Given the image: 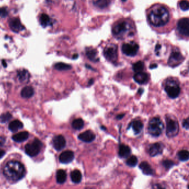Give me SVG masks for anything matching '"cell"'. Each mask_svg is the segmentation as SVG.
<instances>
[{
  "mask_svg": "<svg viewBox=\"0 0 189 189\" xmlns=\"http://www.w3.org/2000/svg\"><path fill=\"white\" fill-rule=\"evenodd\" d=\"M25 169L22 164L17 161L7 163L3 169V174L6 177L13 182L20 180L24 177Z\"/></svg>",
  "mask_w": 189,
  "mask_h": 189,
  "instance_id": "obj_1",
  "label": "cell"
},
{
  "mask_svg": "<svg viewBox=\"0 0 189 189\" xmlns=\"http://www.w3.org/2000/svg\"><path fill=\"white\" fill-rule=\"evenodd\" d=\"M169 11L163 6H157L150 11L149 20L151 25L155 27H163L169 22Z\"/></svg>",
  "mask_w": 189,
  "mask_h": 189,
  "instance_id": "obj_2",
  "label": "cell"
},
{
  "mask_svg": "<svg viewBox=\"0 0 189 189\" xmlns=\"http://www.w3.org/2000/svg\"><path fill=\"white\" fill-rule=\"evenodd\" d=\"M165 91L170 98L175 99L180 93V88L178 82L173 78H169L165 83Z\"/></svg>",
  "mask_w": 189,
  "mask_h": 189,
  "instance_id": "obj_3",
  "label": "cell"
},
{
  "mask_svg": "<svg viewBox=\"0 0 189 189\" xmlns=\"http://www.w3.org/2000/svg\"><path fill=\"white\" fill-rule=\"evenodd\" d=\"M163 129L164 124L159 118H154L149 121L148 131L152 136H160Z\"/></svg>",
  "mask_w": 189,
  "mask_h": 189,
  "instance_id": "obj_4",
  "label": "cell"
},
{
  "mask_svg": "<svg viewBox=\"0 0 189 189\" xmlns=\"http://www.w3.org/2000/svg\"><path fill=\"white\" fill-rule=\"evenodd\" d=\"M130 26L125 21H121L116 23L113 28V35L119 39L123 38L124 36L129 32Z\"/></svg>",
  "mask_w": 189,
  "mask_h": 189,
  "instance_id": "obj_5",
  "label": "cell"
},
{
  "mask_svg": "<svg viewBox=\"0 0 189 189\" xmlns=\"http://www.w3.org/2000/svg\"><path fill=\"white\" fill-rule=\"evenodd\" d=\"M104 56L108 61L115 63L118 59V47L114 44L106 45L104 50Z\"/></svg>",
  "mask_w": 189,
  "mask_h": 189,
  "instance_id": "obj_6",
  "label": "cell"
},
{
  "mask_svg": "<svg viewBox=\"0 0 189 189\" xmlns=\"http://www.w3.org/2000/svg\"><path fill=\"white\" fill-rule=\"evenodd\" d=\"M167 121V135L168 137L177 136L179 133V126L178 122L175 119L168 117Z\"/></svg>",
  "mask_w": 189,
  "mask_h": 189,
  "instance_id": "obj_7",
  "label": "cell"
},
{
  "mask_svg": "<svg viewBox=\"0 0 189 189\" xmlns=\"http://www.w3.org/2000/svg\"><path fill=\"white\" fill-rule=\"evenodd\" d=\"M42 143L38 139H35L25 146V152L30 156H35L40 152Z\"/></svg>",
  "mask_w": 189,
  "mask_h": 189,
  "instance_id": "obj_8",
  "label": "cell"
},
{
  "mask_svg": "<svg viewBox=\"0 0 189 189\" xmlns=\"http://www.w3.org/2000/svg\"><path fill=\"white\" fill-rule=\"evenodd\" d=\"M139 48V45L137 43L134 42H130L129 43H124L121 47V50L126 56L133 57L137 54Z\"/></svg>",
  "mask_w": 189,
  "mask_h": 189,
  "instance_id": "obj_9",
  "label": "cell"
},
{
  "mask_svg": "<svg viewBox=\"0 0 189 189\" xmlns=\"http://www.w3.org/2000/svg\"><path fill=\"white\" fill-rule=\"evenodd\" d=\"M184 59V57L180 52L177 50L173 51L169 57L168 64L172 67H175L179 66Z\"/></svg>",
  "mask_w": 189,
  "mask_h": 189,
  "instance_id": "obj_10",
  "label": "cell"
},
{
  "mask_svg": "<svg viewBox=\"0 0 189 189\" xmlns=\"http://www.w3.org/2000/svg\"><path fill=\"white\" fill-rule=\"evenodd\" d=\"M177 30L182 35L189 37V20L188 18H183L177 23Z\"/></svg>",
  "mask_w": 189,
  "mask_h": 189,
  "instance_id": "obj_11",
  "label": "cell"
},
{
  "mask_svg": "<svg viewBox=\"0 0 189 189\" xmlns=\"http://www.w3.org/2000/svg\"><path fill=\"white\" fill-rule=\"evenodd\" d=\"M74 158V154L73 151L67 150L64 151L59 155V161L63 164H68L73 161Z\"/></svg>",
  "mask_w": 189,
  "mask_h": 189,
  "instance_id": "obj_12",
  "label": "cell"
},
{
  "mask_svg": "<svg viewBox=\"0 0 189 189\" xmlns=\"http://www.w3.org/2000/svg\"><path fill=\"white\" fill-rule=\"evenodd\" d=\"M53 145L56 150H61L66 146V139L61 135H57L53 139Z\"/></svg>",
  "mask_w": 189,
  "mask_h": 189,
  "instance_id": "obj_13",
  "label": "cell"
},
{
  "mask_svg": "<svg viewBox=\"0 0 189 189\" xmlns=\"http://www.w3.org/2000/svg\"><path fill=\"white\" fill-rule=\"evenodd\" d=\"M78 139L86 143H91L96 139V135L91 130H87L80 134L78 135Z\"/></svg>",
  "mask_w": 189,
  "mask_h": 189,
  "instance_id": "obj_14",
  "label": "cell"
},
{
  "mask_svg": "<svg viewBox=\"0 0 189 189\" xmlns=\"http://www.w3.org/2000/svg\"><path fill=\"white\" fill-rule=\"evenodd\" d=\"M9 26L11 30L15 32H19L23 30V26L20 20L17 18L11 19L9 22Z\"/></svg>",
  "mask_w": 189,
  "mask_h": 189,
  "instance_id": "obj_15",
  "label": "cell"
},
{
  "mask_svg": "<svg viewBox=\"0 0 189 189\" xmlns=\"http://www.w3.org/2000/svg\"><path fill=\"white\" fill-rule=\"evenodd\" d=\"M134 79L136 82V83L139 84H144L147 83L149 79V76L148 74L145 72H136V74L134 76Z\"/></svg>",
  "mask_w": 189,
  "mask_h": 189,
  "instance_id": "obj_16",
  "label": "cell"
},
{
  "mask_svg": "<svg viewBox=\"0 0 189 189\" xmlns=\"http://www.w3.org/2000/svg\"><path fill=\"white\" fill-rule=\"evenodd\" d=\"M163 150V145L159 143H156L152 144L151 146H150L149 149V155L152 157H154L161 154Z\"/></svg>",
  "mask_w": 189,
  "mask_h": 189,
  "instance_id": "obj_17",
  "label": "cell"
},
{
  "mask_svg": "<svg viewBox=\"0 0 189 189\" xmlns=\"http://www.w3.org/2000/svg\"><path fill=\"white\" fill-rule=\"evenodd\" d=\"M139 168L141 169L143 172L146 175H153L154 174V169L151 168V165L146 161H143L139 165Z\"/></svg>",
  "mask_w": 189,
  "mask_h": 189,
  "instance_id": "obj_18",
  "label": "cell"
},
{
  "mask_svg": "<svg viewBox=\"0 0 189 189\" xmlns=\"http://www.w3.org/2000/svg\"><path fill=\"white\" fill-rule=\"evenodd\" d=\"M131 153L130 148L128 145L124 144H121L119 146V156L121 158H128Z\"/></svg>",
  "mask_w": 189,
  "mask_h": 189,
  "instance_id": "obj_19",
  "label": "cell"
},
{
  "mask_svg": "<svg viewBox=\"0 0 189 189\" xmlns=\"http://www.w3.org/2000/svg\"><path fill=\"white\" fill-rule=\"evenodd\" d=\"M143 124L139 120H135L131 122L129 127H131L135 134H138L143 129Z\"/></svg>",
  "mask_w": 189,
  "mask_h": 189,
  "instance_id": "obj_20",
  "label": "cell"
},
{
  "mask_svg": "<svg viewBox=\"0 0 189 189\" xmlns=\"http://www.w3.org/2000/svg\"><path fill=\"white\" fill-rule=\"evenodd\" d=\"M29 134L27 131H23L19 133L16 134L12 136V139L16 142H22L28 139Z\"/></svg>",
  "mask_w": 189,
  "mask_h": 189,
  "instance_id": "obj_21",
  "label": "cell"
},
{
  "mask_svg": "<svg viewBox=\"0 0 189 189\" xmlns=\"http://www.w3.org/2000/svg\"><path fill=\"white\" fill-rule=\"evenodd\" d=\"M86 55L91 61L96 62L99 61L97 52L95 49L89 48L86 50Z\"/></svg>",
  "mask_w": 189,
  "mask_h": 189,
  "instance_id": "obj_22",
  "label": "cell"
},
{
  "mask_svg": "<svg viewBox=\"0 0 189 189\" xmlns=\"http://www.w3.org/2000/svg\"><path fill=\"white\" fill-rule=\"evenodd\" d=\"M71 177L72 181L76 184H78L81 182L82 179V175L81 172L78 170H74L71 172Z\"/></svg>",
  "mask_w": 189,
  "mask_h": 189,
  "instance_id": "obj_23",
  "label": "cell"
},
{
  "mask_svg": "<svg viewBox=\"0 0 189 189\" xmlns=\"http://www.w3.org/2000/svg\"><path fill=\"white\" fill-rule=\"evenodd\" d=\"M56 179L58 183L62 184L64 183L67 179V174L66 172L63 170H59L57 172Z\"/></svg>",
  "mask_w": 189,
  "mask_h": 189,
  "instance_id": "obj_24",
  "label": "cell"
},
{
  "mask_svg": "<svg viewBox=\"0 0 189 189\" xmlns=\"http://www.w3.org/2000/svg\"><path fill=\"white\" fill-rule=\"evenodd\" d=\"M23 124L20 121L18 120H15L14 121L11 122L10 124H9V129L11 131L15 132L20 130L21 129L23 128Z\"/></svg>",
  "mask_w": 189,
  "mask_h": 189,
  "instance_id": "obj_25",
  "label": "cell"
},
{
  "mask_svg": "<svg viewBox=\"0 0 189 189\" xmlns=\"http://www.w3.org/2000/svg\"><path fill=\"white\" fill-rule=\"evenodd\" d=\"M34 94V90L33 88L31 87H26L23 89L21 92V96L25 98H29Z\"/></svg>",
  "mask_w": 189,
  "mask_h": 189,
  "instance_id": "obj_26",
  "label": "cell"
},
{
  "mask_svg": "<svg viewBox=\"0 0 189 189\" xmlns=\"http://www.w3.org/2000/svg\"><path fill=\"white\" fill-rule=\"evenodd\" d=\"M111 2V0H94V5L99 8H104L108 7Z\"/></svg>",
  "mask_w": 189,
  "mask_h": 189,
  "instance_id": "obj_27",
  "label": "cell"
},
{
  "mask_svg": "<svg viewBox=\"0 0 189 189\" xmlns=\"http://www.w3.org/2000/svg\"><path fill=\"white\" fill-rule=\"evenodd\" d=\"M40 21V25L44 27H46L47 26L50 25L51 23L50 17L47 15L45 13L41 15Z\"/></svg>",
  "mask_w": 189,
  "mask_h": 189,
  "instance_id": "obj_28",
  "label": "cell"
},
{
  "mask_svg": "<svg viewBox=\"0 0 189 189\" xmlns=\"http://www.w3.org/2000/svg\"><path fill=\"white\" fill-rule=\"evenodd\" d=\"M84 121L81 118L75 119L72 123V127L76 130H81L83 128Z\"/></svg>",
  "mask_w": 189,
  "mask_h": 189,
  "instance_id": "obj_29",
  "label": "cell"
},
{
  "mask_svg": "<svg viewBox=\"0 0 189 189\" xmlns=\"http://www.w3.org/2000/svg\"><path fill=\"white\" fill-rule=\"evenodd\" d=\"M54 68L58 71H67L69 69H71L72 67L66 63H58L55 64Z\"/></svg>",
  "mask_w": 189,
  "mask_h": 189,
  "instance_id": "obj_30",
  "label": "cell"
},
{
  "mask_svg": "<svg viewBox=\"0 0 189 189\" xmlns=\"http://www.w3.org/2000/svg\"><path fill=\"white\" fill-rule=\"evenodd\" d=\"M179 159L182 161H186L188 160L189 157V151L186 150H182L178 153Z\"/></svg>",
  "mask_w": 189,
  "mask_h": 189,
  "instance_id": "obj_31",
  "label": "cell"
},
{
  "mask_svg": "<svg viewBox=\"0 0 189 189\" xmlns=\"http://www.w3.org/2000/svg\"><path fill=\"white\" fill-rule=\"evenodd\" d=\"M144 68V64L141 61H138L134 63L133 65V69L135 72H139L143 70Z\"/></svg>",
  "mask_w": 189,
  "mask_h": 189,
  "instance_id": "obj_32",
  "label": "cell"
},
{
  "mask_svg": "<svg viewBox=\"0 0 189 189\" xmlns=\"http://www.w3.org/2000/svg\"><path fill=\"white\" fill-rule=\"evenodd\" d=\"M138 158H136V156H130V158H129L128 159L126 160V163L127 165H128L129 167H135L137 165L138 163Z\"/></svg>",
  "mask_w": 189,
  "mask_h": 189,
  "instance_id": "obj_33",
  "label": "cell"
},
{
  "mask_svg": "<svg viewBox=\"0 0 189 189\" xmlns=\"http://www.w3.org/2000/svg\"><path fill=\"white\" fill-rule=\"evenodd\" d=\"M18 76L20 80L21 81H25L27 80V79L29 78V74L28 72L26 70H22L21 71L18 73Z\"/></svg>",
  "mask_w": 189,
  "mask_h": 189,
  "instance_id": "obj_34",
  "label": "cell"
},
{
  "mask_svg": "<svg viewBox=\"0 0 189 189\" xmlns=\"http://www.w3.org/2000/svg\"><path fill=\"white\" fill-rule=\"evenodd\" d=\"M12 117V116L10 113H7L3 114L0 116V122L2 123H4L8 121Z\"/></svg>",
  "mask_w": 189,
  "mask_h": 189,
  "instance_id": "obj_35",
  "label": "cell"
},
{
  "mask_svg": "<svg viewBox=\"0 0 189 189\" xmlns=\"http://www.w3.org/2000/svg\"><path fill=\"white\" fill-rule=\"evenodd\" d=\"M180 8L182 11H187L189 10V3L187 0H182L179 3Z\"/></svg>",
  "mask_w": 189,
  "mask_h": 189,
  "instance_id": "obj_36",
  "label": "cell"
},
{
  "mask_svg": "<svg viewBox=\"0 0 189 189\" xmlns=\"http://www.w3.org/2000/svg\"><path fill=\"white\" fill-rule=\"evenodd\" d=\"M162 164L163 165V166L167 169L172 168V167H173L175 165L174 162L172 160H164V161H163Z\"/></svg>",
  "mask_w": 189,
  "mask_h": 189,
  "instance_id": "obj_37",
  "label": "cell"
},
{
  "mask_svg": "<svg viewBox=\"0 0 189 189\" xmlns=\"http://www.w3.org/2000/svg\"><path fill=\"white\" fill-rule=\"evenodd\" d=\"M8 15V11L7 9L5 7L0 8V17H5Z\"/></svg>",
  "mask_w": 189,
  "mask_h": 189,
  "instance_id": "obj_38",
  "label": "cell"
},
{
  "mask_svg": "<svg viewBox=\"0 0 189 189\" xmlns=\"http://www.w3.org/2000/svg\"><path fill=\"white\" fill-rule=\"evenodd\" d=\"M182 126L184 128L186 129L187 130L189 129V118L184 120V121L182 122Z\"/></svg>",
  "mask_w": 189,
  "mask_h": 189,
  "instance_id": "obj_39",
  "label": "cell"
},
{
  "mask_svg": "<svg viewBox=\"0 0 189 189\" xmlns=\"http://www.w3.org/2000/svg\"><path fill=\"white\" fill-rule=\"evenodd\" d=\"M5 142V138L3 136L0 137V147L2 146Z\"/></svg>",
  "mask_w": 189,
  "mask_h": 189,
  "instance_id": "obj_40",
  "label": "cell"
},
{
  "mask_svg": "<svg viewBox=\"0 0 189 189\" xmlns=\"http://www.w3.org/2000/svg\"><path fill=\"white\" fill-rule=\"evenodd\" d=\"M124 116H125L124 114H119L118 116H116V119H119V120H120V119H121L123 118Z\"/></svg>",
  "mask_w": 189,
  "mask_h": 189,
  "instance_id": "obj_41",
  "label": "cell"
},
{
  "mask_svg": "<svg viewBox=\"0 0 189 189\" xmlns=\"http://www.w3.org/2000/svg\"><path fill=\"white\" fill-rule=\"evenodd\" d=\"M5 153L3 150H0V159H1L2 158L3 156L5 155Z\"/></svg>",
  "mask_w": 189,
  "mask_h": 189,
  "instance_id": "obj_42",
  "label": "cell"
},
{
  "mask_svg": "<svg viewBox=\"0 0 189 189\" xmlns=\"http://www.w3.org/2000/svg\"><path fill=\"white\" fill-rule=\"evenodd\" d=\"M161 46L160 45H159V44H158L156 46V48H155V51L157 52L158 50H160V48H161Z\"/></svg>",
  "mask_w": 189,
  "mask_h": 189,
  "instance_id": "obj_43",
  "label": "cell"
},
{
  "mask_svg": "<svg viewBox=\"0 0 189 189\" xmlns=\"http://www.w3.org/2000/svg\"><path fill=\"white\" fill-rule=\"evenodd\" d=\"M157 67H158V65L156 64H153L150 66V69H154V68H157Z\"/></svg>",
  "mask_w": 189,
  "mask_h": 189,
  "instance_id": "obj_44",
  "label": "cell"
},
{
  "mask_svg": "<svg viewBox=\"0 0 189 189\" xmlns=\"http://www.w3.org/2000/svg\"><path fill=\"white\" fill-rule=\"evenodd\" d=\"M93 79H90V81H89V86H91V85H92V84H93Z\"/></svg>",
  "mask_w": 189,
  "mask_h": 189,
  "instance_id": "obj_45",
  "label": "cell"
},
{
  "mask_svg": "<svg viewBox=\"0 0 189 189\" xmlns=\"http://www.w3.org/2000/svg\"><path fill=\"white\" fill-rule=\"evenodd\" d=\"M143 92H144V89H143L140 88L139 89V91H138V93H139L140 94H141L143 93Z\"/></svg>",
  "mask_w": 189,
  "mask_h": 189,
  "instance_id": "obj_46",
  "label": "cell"
},
{
  "mask_svg": "<svg viewBox=\"0 0 189 189\" xmlns=\"http://www.w3.org/2000/svg\"><path fill=\"white\" fill-rule=\"evenodd\" d=\"M78 54H74V56H73V59H77V58H78Z\"/></svg>",
  "mask_w": 189,
  "mask_h": 189,
  "instance_id": "obj_47",
  "label": "cell"
},
{
  "mask_svg": "<svg viewBox=\"0 0 189 189\" xmlns=\"http://www.w3.org/2000/svg\"><path fill=\"white\" fill-rule=\"evenodd\" d=\"M123 1H126V0H122Z\"/></svg>",
  "mask_w": 189,
  "mask_h": 189,
  "instance_id": "obj_48",
  "label": "cell"
}]
</instances>
